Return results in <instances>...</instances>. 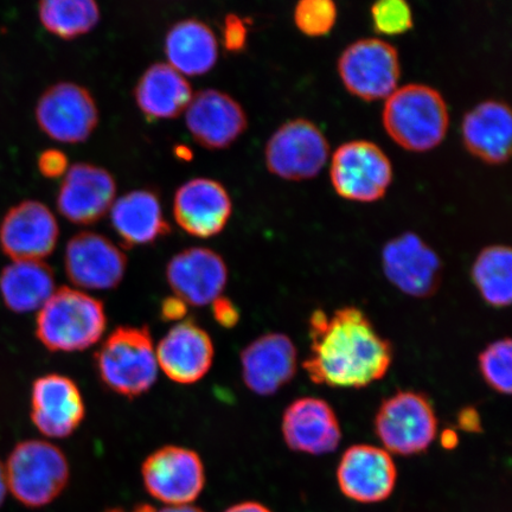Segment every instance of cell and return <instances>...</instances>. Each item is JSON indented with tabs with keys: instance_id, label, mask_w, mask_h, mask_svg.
Here are the masks:
<instances>
[{
	"instance_id": "6da1fadb",
	"label": "cell",
	"mask_w": 512,
	"mask_h": 512,
	"mask_svg": "<svg viewBox=\"0 0 512 512\" xmlns=\"http://www.w3.org/2000/svg\"><path fill=\"white\" fill-rule=\"evenodd\" d=\"M310 355L303 367L312 382L332 388H364L387 374L392 345L357 307H343L328 315L312 313Z\"/></svg>"
},
{
	"instance_id": "7a4b0ae2",
	"label": "cell",
	"mask_w": 512,
	"mask_h": 512,
	"mask_svg": "<svg viewBox=\"0 0 512 512\" xmlns=\"http://www.w3.org/2000/svg\"><path fill=\"white\" fill-rule=\"evenodd\" d=\"M382 123L396 144L411 152H428L444 142L450 113L443 95L431 86L398 87L384 102Z\"/></svg>"
},
{
	"instance_id": "3957f363",
	"label": "cell",
	"mask_w": 512,
	"mask_h": 512,
	"mask_svg": "<svg viewBox=\"0 0 512 512\" xmlns=\"http://www.w3.org/2000/svg\"><path fill=\"white\" fill-rule=\"evenodd\" d=\"M107 315L100 299L72 287H60L36 318V337L51 352L87 350L100 341Z\"/></svg>"
},
{
	"instance_id": "277c9868",
	"label": "cell",
	"mask_w": 512,
	"mask_h": 512,
	"mask_svg": "<svg viewBox=\"0 0 512 512\" xmlns=\"http://www.w3.org/2000/svg\"><path fill=\"white\" fill-rule=\"evenodd\" d=\"M94 362L101 383L127 399L139 398L157 381L156 348L146 326H119L95 352Z\"/></svg>"
},
{
	"instance_id": "5b68a950",
	"label": "cell",
	"mask_w": 512,
	"mask_h": 512,
	"mask_svg": "<svg viewBox=\"0 0 512 512\" xmlns=\"http://www.w3.org/2000/svg\"><path fill=\"white\" fill-rule=\"evenodd\" d=\"M4 466L8 489L28 508H42L54 502L69 482L66 454L46 440L21 441Z\"/></svg>"
},
{
	"instance_id": "8992f818",
	"label": "cell",
	"mask_w": 512,
	"mask_h": 512,
	"mask_svg": "<svg viewBox=\"0 0 512 512\" xmlns=\"http://www.w3.org/2000/svg\"><path fill=\"white\" fill-rule=\"evenodd\" d=\"M393 165L379 145L352 140L338 147L331 159L330 179L344 200L373 203L386 196L393 182Z\"/></svg>"
},
{
	"instance_id": "52a82bcc",
	"label": "cell",
	"mask_w": 512,
	"mask_h": 512,
	"mask_svg": "<svg viewBox=\"0 0 512 512\" xmlns=\"http://www.w3.org/2000/svg\"><path fill=\"white\" fill-rule=\"evenodd\" d=\"M337 70L350 94L364 101L386 100L398 89L400 56L387 41L362 38L344 49Z\"/></svg>"
},
{
	"instance_id": "ba28073f",
	"label": "cell",
	"mask_w": 512,
	"mask_h": 512,
	"mask_svg": "<svg viewBox=\"0 0 512 512\" xmlns=\"http://www.w3.org/2000/svg\"><path fill=\"white\" fill-rule=\"evenodd\" d=\"M375 431L388 451L414 456L432 445L438 420L425 395L399 392L382 402L375 418Z\"/></svg>"
},
{
	"instance_id": "9c48e42d",
	"label": "cell",
	"mask_w": 512,
	"mask_h": 512,
	"mask_svg": "<svg viewBox=\"0 0 512 512\" xmlns=\"http://www.w3.org/2000/svg\"><path fill=\"white\" fill-rule=\"evenodd\" d=\"M329 156L330 146L325 134L315 123L303 118L281 125L265 147L268 171L293 182L318 176Z\"/></svg>"
},
{
	"instance_id": "30bf717a",
	"label": "cell",
	"mask_w": 512,
	"mask_h": 512,
	"mask_svg": "<svg viewBox=\"0 0 512 512\" xmlns=\"http://www.w3.org/2000/svg\"><path fill=\"white\" fill-rule=\"evenodd\" d=\"M35 114L38 126L48 137L67 144L86 142L100 119L92 93L74 82L49 87L38 100Z\"/></svg>"
},
{
	"instance_id": "8fae6325",
	"label": "cell",
	"mask_w": 512,
	"mask_h": 512,
	"mask_svg": "<svg viewBox=\"0 0 512 512\" xmlns=\"http://www.w3.org/2000/svg\"><path fill=\"white\" fill-rule=\"evenodd\" d=\"M142 473L149 494L171 507L194 502L206 484L201 457L181 446H165L150 454Z\"/></svg>"
},
{
	"instance_id": "7c38bea8",
	"label": "cell",
	"mask_w": 512,
	"mask_h": 512,
	"mask_svg": "<svg viewBox=\"0 0 512 512\" xmlns=\"http://www.w3.org/2000/svg\"><path fill=\"white\" fill-rule=\"evenodd\" d=\"M64 268L75 287L83 290L107 291L124 280L127 256L106 236L81 232L67 243Z\"/></svg>"
},
{
	"instance_id": "4fadbf2b",
	"label": "cell",
	"mask_w": 512,
	"mask_h": 512,
	"mask_svg": "<svg viewBox=\"0 0 512 512\" xmlns=\"http://www.w3.org/2000/svg\"><path fill=\"white\" fill-rule=\"evenodd\" d=\"M59 236L55 215L38 201L17 204L0 223V248L12 261H43L55 251Z\"/></svg>"
},
{
	"instance_id": "5bb4252c",
	"label": "cell",
	"mask_w": 512,
	"mask_h": 512,
	"mask_svg": "<svg viewBox=\"0 0 512 512\" xmlns=\"http://www.w3.org/2000/svg\"><path fill=\"white\" fill-rule=\"evenodd\" d=\"M382 268L390 283L415 298L435 293L443 270L438 254L413 233L396 236L387 242L382 251Z\"/></svg>"
},
{
	"instance_id": "9a60e30c",
	"label": "cell",
	"mask_w": 512,
	"mask_h": 512,
	"mask_svg": "<svg viewBox=\"0 0 512 512\" xmlns=\"http://www.w3.org/2000/svg\"><path fill=\"white\" fill-rule=\"evenodd\" d=\"M32 424L48 438L64 439L74 434L86 416L78 384L61 374H47L31 387Z\"/></svg>"
},
{
	"instance_id": "2e32d148",
	"label": "cell",
	"mask_w": 512,
	"mask_h": 512,
	"mask_svg": "<svg viewBox=\"0 0 512 512\" xmlns=\"http://www.w3.org/2000/svg\"><path fill=\"white\" fill-rule=\"evenodd\" d=\"M185 124L197 144L208 150L232 146L248 127L245 110L232 95L209 88L192 96Z\"/></svg>"
},
{
	"instance_id": "e0dca14e",
	"label": "cell",
	"mask_w": 512,
	"mask_h": 512,
	"mask_svg": "<svg viewBox=\"0 0 512 512\" xmlns=\"http://www.w3.org/2000/svg\"><path fill=\"white\" fill-rule=\"evenodd\" d=\"M117 183L111 172L91 163H76L64 175L56 206L68 221L89 226L111 210Z\"/></svg>"
},
{
	"instance_id": "ac0fdd59",
	"label": "cell",
	"mask_w": 512,
	"mask_h": 512,
	"mask_svg": "<svg viewBox=\"0 0 512 512\" xmlns=\"http://www.w3.org/2000/svg\"><path fill=\"white\" fill-rule=\"evenodd\" d=\"M166 280L188 306H206L220 298L228 283L226 261L213 249L192 247L179 252L166 266Z\"/></svg>"
},
{
	"instance_id": "d6986e66",
	"label": "cell",
	"mask_w": 512,
	"mask_h": 512,
	"mask_svg": "<svg viewBox=\"0 0 512 512\" xmlns=\"http://www.w3.org/2000/svg\"><path fill=\"white\" fill-rule=\"evenodd\" d=\"M233 213L232 198L220 182L194 178L185 182L174 197V216L185 233L209 239L226 228Z\"/></svg>"
},
{
	"instance_id": "ffe728a7",
	"label": "cell",
	"mask_w": 512,
	"mask_h": 512,
	"mask_svg": "<svg viewBox=\"0 0 512 512\" xmlns=\"http://www.w3.org/2000/svg\"><path fill=\"white\" fill-rule=\"evenodd\" d=\"M158 367L171 381L194 384L213 366V339L195 320H182L172 326L156 348Z\"/></svg>"
},
{
	"instance_id": "44dd1931",
	"label": "cell",
	"mask_w": 512,
	"mask_h": 512,
	"mask_svg": "<svg viewBox=\"0 0 512 512\" xmlns=\"http://www.w3.org/2000/svg\"><path fill=\"white\" fill-rule=\"evenodd\" d=\"M396 466L392 456L382 448L355 445L343 454L337 470L339 488L360 503L384 501L395 488Z\"/></svg>"
},
{
	"instance_id": "7402d4cb",
	"label": "cell",
	"mask_w": 512,
	"mask_h": 512,
	"mask_svg": "<svg viewBox=\"0 0 512 512\" xmlns=\"http://www.w3.org/2000/svg\"><path fill=\"white\" fill-rule=\"evenodd\" d=\"M242 380L260 396L273 395L297 373L298 351L283 334L262 335L241 352Z\"/></svg>"
},
{
	"instance_id": "603a6c76",
	"label": "cell",
	"mask_w": 512,
	"mask_h": 512,
	"mask_svg": "<svg viewBox=\"0 0 512 512\" xmlns=\"http://www.w3.org/2000/svg\"><path fill=\"white\" fill-rule=\"evenodd\" d=\"M285 443L292 451L322 456L336 451L341 426L328 402L302 398L287 407L283 418Z\"/></svg>"
},
{
	"instance_id": "cb8c5ba5",
	"label": "cell",
	"mask_w": 512,
	"mask_h": 512,
	"mask_svg": "<svg viewBox=\"0 0 512 512\" xmlns=\"http://www.w3.org/2000/svg\"><path fill=\"white\" fill-rule=\"evenodd\" d=\"M462 136L466 150L482 162L502 165L511 156L512 114L501 100H485L465 114Z\"/></svg>"
},
{
	"instance_id": "d4e9b609",
	"label": "cell",
	"mask_w": 512,
	"mask_h": 512,
	"mask_svg": "<svg viewBox=\"0 0 512 512\" xmlns=\"http://www.w3.org/2000/svg\"><path fill=\"white\" fill-rule=\"evenodd\" d=\"M111 222L127 248L152 245L171 232L158 195L147 189L127 192L115 201L111 208Z\"/></svg>"
},
{
	"instance_id": "484cf974",
	"label": "cell",
	"mask_w": 512,
	"mask_h": 512,
	"mask_svg": "<svg viewBox=\"0 0 512 512\" xmlns=\"http://www.w3.org/2000/svg\"><path fill=\"white\" fill-rule=\"evenodd\" d=\"M192 96L185 76L164 62L151 64L134 88V100L150 120L179 117L187 111Z\"/></svg>"
},
{
	"instance_id": "4316f807",
	"label": "cell",
	"mask_w": 512,
	"mask_h": 512,
	"mask_svg": "<svg viewBox=\"0 0 512 512\" xmlns=\"http://www.w3.org/2000/svg\"><path fill=\"white\" fill-rule=\"evenodd\" d=\"M164 51L170 66L187 76L207 74L219 60V43L213 29L196 18L172 25L165 36Z\"/></svg>"
},
{
	"instance_id": "83f0119b",
	"label": "cell",
	"mask_w": 512,
	"mask_h": 512,
	"mask_svg": "<svg viewBox=\"0 0 512 512\" xmlns=\"http://www.w3.org/2000/svg\"><path fill=\"white\" fill-rule=\"evenodd\" d=\"M55 291L54 272L44 261H14L0 273V297L18 315L40 310Z\"/></svg>"
},
{
	"instance_id": "f1b7e54d",
	"label": "cell",
	"mask_w": 512,
	"mask_h": 512,
	"mask_svg": "<svg viewBox=\"0 0 512 512\" xmlns=\"http://www.w3.org/2000/svg\"><path fill=\"white\" fill-rule=\"evenodd\" d=\"M472 279L486 303L507 307L512 298V253L508 246L483 249L472 267Z\"/></svg>"
},
{
	"instance_id": "f546056e",
	"label": "cell",
	"mask_w": 512,
	"mask_h": 512,
	"mask_svg": "<svg viewBox=\"0 0 512 512\" xmlns=\"http://www.w3.org/2000/svg\"><path fill=\"white\" fill-rule=\"evenodd\" d=\"M38 15L43 27L62 40L88 34L101 16L93 0H44L38 5Z\"/></svg>"
},
{
	"instance_id": "4dcf8cb0",
	"label": "cell",
	"mask_w": 512,
	"mask_h": 512,
	"mask_svg": "<svg viewBox=\"0 0 512 512\" xmlns=\"http://www.w3.org/2000/svg\"><path fill=\"white\" fill-rule=\"evenodd\" d=\"M479 369L489 386L509 395L512 388V343L509 338L491 343L479 356Z\"/></svg>"
},
{
	"instance_id": "1f68e13d",
	"label": "cell",
	"mask_w": 512,
	"mask_h": 512,
	"mask_svg": "<svg viewBox=\"0 0 512 512\" xmlns=\"http://www.w3.org/2000/svg\"><path fill=\"white\" fill-rule=\"evenodd\" d=\"M337 6L331 0H302L294 9V24L309 37L328 35L337 22Z\"/></svg>"
},
{
	"instance_id": "d6a6232c",
	"label": "cell",
	"mask_w": 512,
	"mask_h": 512,
	"mask_svg": "<svg viewBox=\"0 0 512 512\" xmlns=\"http://www.w3.org/2000/svg\"><path fill=\"white\" fill-rule=\"evenodd\" d=\"M370 16L375 31L386 36L405 34L414 24L411 5L405 0H380L371 6Z\"/></svg>"
},
{
	"instance_id": "836d02e7",
	"label": "cell",
	"mask_w": 512,
	"mask_h": 512,
	"mask_svg": "<svg viewBox=\"0 0 512 512\" xmlns=\"http://www.w3.org/2000/svg\"><path fill=\"white\" fill-rule=\"evenodd\" d=\"M248 42V21L235 14L224 17L222 25V44L232 54L245 50Z\"/></svg>"
},
{
	"instance_id": "e575fe53",
	"label": "cell",
	"mask_w": 512,
	"mask_h": 512,
	"mask_svg": "<svg viewBox=\"0 0 512 512\" xmlns=\"http://www.w3.org/2000/svg\"><path fill=\"white\" fill-rule=\"evenodd\" d=\"M38 170L41 174L49 179L60 178L67 174L68 157L66 153L57 149H48L43 151L38 157Z\"/></svg>"
},
{
	"instance_id": "d590c367",
	"label": "cell",
	"mask_w": 512,
	"mask_h": 512,
	"mask_svg": "<svg viewBox=\"0 0 512 512\" xmlns=\"http://www.w3.org/2000/svg\"><path fill=\"white\" fill-rule=\"evenodd\" d=\"M213 305V316L217 324L224 329H232L238 325L240 320V311L232 300L221 296L217 298Z\"/></svg>"
},
{
	"instance_id": "8d00e7d4",
	"label": "cell",
	"mask_w": 512,
	"mask_h": 512,
	"mask_svg": "<svg viewBox=\"0 0 512 512\" xmlns=\"http://www.w3.org/2000/svg\"><path fill=\"white\" fill-rule=\"evenodd\" d=\"M188 313V305L176 296L165 298L160 305V318L164 322H182Z\"/></svg>"
},
{
	"instance_id": "74e56055",
	"label": "cell",
	"mask_w": 512,
	"mask_h": 512,
	"mask_svg": "<svg viewBox=\"0 0 512 512\" xmlns=\"http://www.w3.org/2000/svg\"><path fill=\"white\" fill-rule=\"evenodd\" d=\"M458 426L469 433L482 432V421L476 408L466 407L458 414Z\"/></svg>"
},
{
	"instance_id": "f35d334b",
	"label": "cell",
	"mask_w": 512,
	"mask_h": 512,
	"mask_svg": "<svg viewBox=\"0 0 512 512\" xmlns=\"http://www.w3.org/2000/svg\"><path fill=\"white\" fill-rule=\"evenodd\" d=\"M226 512H272L270 509L264 507V505L255 502H245L236 504L234 507L229 508Z\"/></svg>"
},
{
	"instance_id": "ab89813d",
	"label": "cell",
	"mask_w": 512,
	"mask_h": 512,
	"mask_svg": "<svg viewBox=\"0 0 512 512\" xmlns=\"http://www.w3.org/2000/svg\"><path fill=\"white\" fill-rule=\"evenodd\" d=\"M441 444H443L447 450L456 447L458 445V437L456 432L453 430H446L443 435H441Z\"/></svg>"
},
{
	"instance_id": "60d3db41",
	"label": "cell",
	"mask_w": 512,
	"mask_h": 512,
	"mask_svg": "<svg viewBox=\"0 0 512 512\" xmlns=\"http://www.w3.org/2000/svg\"><path fill=\"white\" fill-rule=\"evenodd\" d=\"M6 492H8V482H6L5 466L0 460V507L5 501Z\"/></svg>"
},
{
	"instance_id": "b9f144b4",
	"label": "cell",
	"mask_w": 512,
	"mask_h": 512,
	"mask_svg": "<svg viewBox=\"0 0 512 512\" xmlns=\"http://www.w3.org/2000/svg\"><path fill=\"white\" fill-rule=\"evenodd\" d=\"M175 155L179 160H184V162H190L192 159V151L188 146L178 145L175 147Z\"/></svg>"
},
{
	"instance_id": "7bdbcfd3",
	"label": "cell",
	"mask_w": 512,
	"mask_h": 512,
	"mask_svg": "<svg viewBox=\"0 0 512 512\" xmlns=\"http://www.w3.org/2000/svg\"><path fill=\"white\" fill-rule=\"evenodd\" d=\"M158 512H204V511H202L201 509L195 508V507H191V505H177V507L164 508Z\"/></svg>"
},
{
	"instance_id": "ee69618b",
	"label": "cell",
	"mask_w": 512,
	"mask_h": 512,
	"mask_svg": "<svg viewBox=\"0 0 512 512\" xmlns=\"http://www.w3.org/2000/svg\"><path fill=\"white\" fill-rule=\"evenodd\" d=\"M107 512H156V510L153 509L152 507H150V505H139V507H137L136 509H134L132 511L114 509V510L107 511Z\"/></svg>"
}]
</instances>
